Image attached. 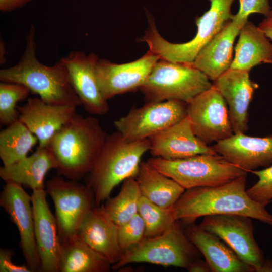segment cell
I'll return each instance as SVG.
<instances>
[{
  "mask_svg": "<svg viewBox=\"0 0 272 272\" xmlns=\"http://www.w3.org/2000/svg\"><path fill=\"white\" fill-rule=\"evenodd\" d=\"M145 225L138 213L127 222L118 226V239L123 254L145 237Z\"/></svg>",
  "mask_w": 272,
  "mask_h": 272,
  "instance_id": "1f68e13d",
  "label": "cell"
},
{
  "mask_svg": "<svg viewBox=\"0 0 272 272\" xmlns=\"http://www.w3.org/2000/svg\"><path fill=\"white\" fill-rule=\"evenodd\" d=\"M141 196L138 182L132 177L124 180L118 194L114 197H109L102 206L111 220L120 226L138 213Z\"/></svg>",
  "mask_w": 272,
  "mask_h": 272,
  "instance_id": "f1b7e54d",
  "label": "cell"
},
{
  "mask_svg": "<svg viewBox=\"0 0 272 272\" xmlns=\"http://www.w3.org/2000/svg\"><path fill=\"white\" fill-rule=\"evenodd\" d=\"M265 35L272 40V9L258 25Z\"/></svg>",
  "mask_w": 272,
  "mask_h": 272,
  "instance_id": "8d00e7d4",
  "label": "cell"
},
{
  "mask_svg": "<svg viewBox=\"0 0 272 272\" xmlns=\"http://www.w3.org/2000/svg\"><path fill=\"white\" fill-rule=\"evenodd\" d=\"M142 196L165 208H172L185 189L147 161L141 162L135 177Z\"/></svg>",
  "mask_w": 272,
  "mask_h": 272,
  "instance_id": "484cf974",
  "label": "cell"
},
{
  "mask_svg": "<svg viewBox=\"0 0 272 272\" xmlns=\"http://www.w3.org/2000/svg\"><path fill=\"white\" fill-rule=\"evenodd\" d=\"M138 214L145 225V237L159 235L177 222L173 208L160 207L142 196L138 205Z\"/></svg>",
  "mask_w": 272,
  "mask_h": 272,
  "instance_id": "f546056e",
  "label": "cell"
},
{
  "mask_svg": "<svg viewBox=\"0 0 272 272\" xmlns=\"http://www.w3.org/2000/svg\"><path fill=\"white\" fill-rule=\"evenodd\" d=\"M239 10L233 20L242 27L248 21L251 14L258 13L265 17L271 10L269 0H239Z\"/></svg>",
  "mask_w": 272,
  "mask_h": 272,
  "instance_id": "836d02e7",
  "label": "cell"
},
{
  "mask_svg": "<svg viewBox=\"0 0 272 272\" xmlns=\"http://www.w3.org/2000/svg\"><path fill=\"white\" fill-rule=\"evenodd\" d=\"M30 93V90L23 84L1 82L0 123L2 125L7 126L19 119L16 104L25 100Z\"/></svg>",
  "mask_w": 272,
  "mask_h": 272,
  "instance_id": "4dcf8cb0",
  "label": "cell"
},
{
  "mask_svg": "<svg viewBox=\"0 0 272 272\" xmlns=\"http://www.w3.org/2000/svg\"><path fill=\"white\" fill-rule=\"evenodd\" d=\"M32 0H0V10L6 13L20 9Z\"/></svg>",
  "mask_w": 272,
  "mask_h": 272,
  "instance_id": "d590c367",
  "label": "cell"
},
{
  "mask_svg": "<svg viewBox=\"0 0 272 272\" xmlns=\"http://www.w3.org/2000/svg\"><path fill=\"white\" fill-rule=\"evenodd\" d=\"M35 32V26L32 25L22 57L15 65L0 70L1 81L23 84L50 104L82 105L72 87L63 61L60 59L54 65L47 66L37 59Z\"/></svg>",
  "mask_w": 272,
  "mask_h": 272,
  "instance_id": "3957f363",
  "label": "cell"
},
{
  "mask_svg": "<svg viewBox=\"0 0 272 272\" xmlns=\"http://www.w3.org/2000/svg\"><path fill=\"white\" fill-rule=\"evenodd\" d=\"M111 265L77 236L60 242V272H107Z\"/></svg>",
  "mask_w": 272,
  "mask_h": 272,
  "instance_id": "4316f807",
  "label": "cell"
},
{
  "mask_svg": "<svg viewBox=\"0 0 272 272\" xmlns=\"http://www.w3.org/2000/svg\"><path fill=\"white\" fill-rule=\"evenodd\" d=\"M0 205L18 230L20 245L26 265L32 272L40 271L41 261L35 238L31 195L22 185L7 182L0 194Z\"/></svg>",
  "mask_w": 272,
  "mask_h": 272,
  "instance_id": "5bb4252c",
  "label": "cell"
},
{
  "mask_svg": "<svg viewBox=\"0 0 272 272\" xmlns=\"http://www.w3.org/2000/svg\"><path fill=\"white\" fill-rule=\"evenodd\" d=\"M190 272H209L211 271L208 263L202 260H193L186 269Z\"/></svg>",
  "mask_w": 272,
  "mask_h": 272,
  "instance_id": "74e56055",
  "label": "cell"
},
{
  "mask_svg": "<svg viewBox=\"0 0 272 272\" xmlns=\"http://www.w3.org/2000/svg\"><path fill=\"white\" fill-rule=\"evenodd\" d=\"M159 57L149 50L132 62L117 64L99 59L95 64V74L100 92L105 100L140 89Z\"/></svg>",
  "mask_w": 272,
  "mask_h": 272,
  "instance_id": "4fadbf2b",
  "label": "cell"
},
{
  "mask_svg": "<svg viewBox=\"0 0 272 272\" xmlns=\"http://www.w3.org/2000/svg\"><path fill=\"white\" fill-rule=\"evenodd\" d=\"M150 149L149 140H125L117 131L107 134L85 184L93 192L97 206L109 197L113 189L126 179L135 177L143 156Z\"/></svg>",
  "mask_w": 272,
  "mask_h": 272,
  "instance_id": "277c9868",
  "label": "cell"
},
{
  "mask_svg": "<svg viewBox=\"0 0 272 272\" xmlns=\"http://www.w3.org/2000/svg\"><path fill=\"white\" fill-rule=\"evenodd\" d=\"M147 161L185 190L222 185L247 172L218 154H202L175 160L153 157Z\"/></svg>",
  "mask_w": 272,
  "mask_h": 272,
  "instance_id": "8992f818",
  "label": "cell"
},
{
  "mask_svg": "<svg viewBox=\"0 0 272 272\" xmlns=\"http://www.w3.org/2000/svg\"><path fill=\"white\" fill-rule=\"evenodd\" d=\"M13 254L11 249H1V272H32L27 265H17L13 263L12 260Z\"/></svg>",
  "mask_w": 272,
  "mask_h": 272,
  "instance_id": "e575fe53",
  "label": "cell"
},
{
  "mask_svg": "<svg viewBox=\"0 0 272 272\" xmlns=\"http://www.w3.org/2000/svg\"><path fill=\"white\" fill-rule=\"evenodd\" d=\"M250 172L258 177V180L247 190L248 194L256 201L268 203L272 200V165Z\"/></svg>",
  "mask_w": 272,
  "mask_h": 272,
  "instance_id": "d6a6232c",
  "label": "cell"
},
{
  "mask_svg": "<svg viewBox=\"0 0 272 272\" xmlns=\"http://www.w3.org/2000/svg\"><path fill=\"white\" fill-rule=\"evenodd\" d=\"M149 140V152L153 157L175 160L199 154H217L213 146L196 135L187 116Z\"/></svg>",
  "mask_w": 272,
  "mask_h": 272,
  "instance_id": "ac0fdd59",
  "label": "cell"
},
{
  "mask_svg": "<svg viewBox=\"0 0 272 272\" xmlns=\"http://www.w3.org/2000/svg\"><path fill=\"white\" fill-rule=\"evenodd\" d=\"M107 134L97 118L76 113L48 145L57 163V175L76 181L85 178Z\"/></svg>",
  "mask_w": 272,
  "mask_h": 272,
  "instance_id": "7a4b0ae2",
  "label": "cell"
},
{
  "mask_svg": "<svg viewBox=\"0 0 272 272\" xmlns=\"http://www.w3.org/2000/svg\"><path fill=\"white\" fill-rule=\"evenodd\" d=\"M56 168L55 159L49 147H38L31 155L1 167L0 177L5 183H16L33 191L43 189L45 175L49 170Z\"/></svg>",
  "mask_w": 272,
  "mask_h": 272,
  "instance_id": "cb8c5ba5",
  "label": "cell"
},
{
  "mask_svg": "<svg viewBox=\"0 0 272 272\" xmlns=\"http://www.w3.org/2000/svg\"><path fill=\"white\" fill-rule=\"evenodd\" d=\"M199 225L218 236L254 271H259L265 259L255 239L251 218L238 215H210L203 217Z\"/></svg>",
  "mask_w": 272,
  "mask_h": 272,
  "instance_id": "8fae6325",
  "label": "cell"
},
{
  "mask_svg": "<svg viewBox=\"0 0 272 272\" xmlns=\"http://www.w3.org/2000/svg\"><path fill=\"white\" fill-rule=\"evenodd\" d=\"M213 84L192 64L160 59L140 88L147 102L177 100L189 102Z\"/></svg>",
  "mask_w": 272,
  "mask_h": 272,
  "instance_id": "52a82bcc",
  "label": "cell"
},
{
  "mask_svg": "<svg viewBox=\"0 0 272 272\" xmlns=\"http://www.w3.org/2000/svg\"><path fill=\"white\" fill-rule=\"evenodd\" d=\"M262 63L272 64V43L258 26L248 21L240 29L230 68L250 72Z\"/></svg>",
  "mask_w": 272,
  "mask_h": 272,
  "instance_id": "d4e9b609",
  "label": "cell"
},
{
  "mask_svg": "<svg viewBox=\"0 0 272 272\" xmlns=\"http://www.w3.org/2000/svg\"><path fill=\"white\" fill-rule=\"evenodd\" d=\"M247 175L215 186L187 189L173 207L175 217L193 224L199 217L216 215H238L272 226V215L266 203L252 199L246 189Z\"/></svg>",
  "mask_w": 272,
  "mask_h": 272,
  "instance_id": "6da1fadb",
  "label": "cell"
},
{
  "mask_svg": "<svg viewBox=\"0 0 272 272\" xmlns=\"http://www.w3.org/2000/svg\"><path fill=\"white\" fill-rule=\"evenodd\" d=\"M38 142L37 137L19 119L0 132V158L8 166L26 157Z\"/></svg>",
  "mask_w": 272,
  "mask_h": 272,
  "instance_id": "83f0119b",
  "label": "cell"
},
{
  "mask_svg": "<svg viewBox=\"0 0 272 272\" xmlns=\"http://www.w3.org/2000/svg\"><path fill=\"white\" fill-rule=\"evenodd\" d=\"M213 85L226 101L234 133H245L248 129V109L258 85L249 71L230 68L214 81Z\"/></svg>",
  "mask_w": 272,
  "mask_h": 272,
  "instance_id": "2e32d148",
  "label": "cell"
},
{
  "mask_svg": "<svg viewBox=\"0 0 272 272\" xmlns=\"http://www.w3.org/2000/svg\"><path fill=\"white\" fill-rule=\"evenodd\" d=\"M213 147L217 154L247 172L272 164V135L256 137L233 133Z\"/></svg>",
  "mask_w": 272,
  "mask_h": 272,
  "instance_id": "ffe728a7",
  "label": "cell"
},
{
  "mask_svg": "<svg viewBox=\"0 0 272 272\" xmlns=\"http://www.w3.org/2000/svg\"><path fill=\"white\" fill-rule=\"evenodd\" d=\"M242 27L232 18L200 50L192 65L215 81L230 68L234 43Z\"/></svg>",
  "mask_w": 272,
  "mask_h": 272,
  "instance_id": "603a6c76",
  "label": "cell"
},
{
  "mask_svg": "<svg viewBox=\"0 0 272 272\" xmlns=\"http://www.w3.org/2000/svg\"><path fill=\"white\" fill-rule=\"evenodd\" d=\"M0 63L1 65H3L4 64L6 61V59H5V54L6 53V48L5 47V44L4 43V41H2V39H1V42H0Z\"/></svg>",
  "mask_w": 272,
  "mask_h": 272,
  "instance_id": "ab89813d",
  "label": "cell"
},
{
  "mask_svg": "<svg viewBox=\"0 0 272 272\" xmlns=\"http://www.w3.org/2000/svg\"><path fill=\"white\" fill-rule=\"evenodd\" d=\"M118 227L102 205L96 206L83 221L77 236L112 265L123 255L118 242Z\"/></svg>",
  "mask_w": 272,
  "mask_h": 272,
  "instance_id": "44dd1931",
  "label": "cell"
},
{
  "mask_svg": "<svg viewBox=\"0 0 272 272\" xmlns=\"http://www.w3.org/2000/svg\"><path fill=\"white\" fill-rule=\"evenodd\" d=\"M209 9L195 20L197 30L191 40L173 43L165 40L159 33L153 20L142 40L149 50L160 59L174 62L192 64L200 50L232 20L231 7L234 0H208Z\"/></svg>",
  "mask_w": 272,
  "mask_h": 272,
  "instance_id": "5b68a950",
  "label": "cell"
},
{
  "mask_svg": "<svg viewBox=\"0 0 272 272\" xmlns=\"http://www.w3.org/2000/svg\"><path fill=\"white\" fill-rule=\"evenodd\" d=\"M45 189L31 195L34 235L41 261V272H60V241L57 224L48 204Z\"/></svg>",
  "mask_w": 272,
  "mask_h": 272,
  "instance_id": "e0dca14e",
  "label": "cell"
},
{
  "mask_svg": "<svg viewBox=\"0 0 272 272\" xmlns=\"http://www.w3.org/2000/svg\"><path fill=\"white\" fill-rule=\"evenodd\" d=\"M99 57L94 53L73 51L61 59L69 73L72 87L85 111L92 115H103L109 110L98 85L95 64Z\"/></svg>",
  "mask_w": 272,
  "mask_h": 272,
  "instance_id": "9a60e30c",
  "label": "cell"
},
{
  "mask_svg": "<svg viewBox=\"0 0 272 272\" xmlns=\"http://www.w3.org/2000/svg\"><path fill=\"white\" fill-rule=\"evenodd\" d=\"M187 116L196 135L208 145L234 133L227 104L213 85L187 103Z\"/></svg>",
  "mask_w": 272,
  "mask_h": 272,
  "instance_id": "7c38bea8",
  "label": "cell"
},
{
  "mask_svg": "<svg viewBox=\"0 0 272 272\" xmlns=\"http://www.w3.org/2000/svg\"><path fill=\"white\" fill-rule=\"evenodd\" d=\"M259 272H272V260H265Z\"/></svg>",
  "mask_w": 272,
  "mask_h": 272,
  "instance_id": "f35d334b",
  "label": "cell"
},
{
  "mask_svg": "<svg viewBox=\"0 0 272 272\" xmlns=\"http://www.w3.org/2000/svg\"><path fill=\"white\" fill-rule=\"evenodd\" d=\"M16 108L19 119L37 137L41 148L48 146L56 132L76 113V106L50 104L40 97L29 98Z\"/></svg>",
  "mask_w": 272,
  "mask_h": 272,
  "instance_id": "d6986e66",
  "label": "cell"
},
{
  "mask_svg": "<svg viewBox=\"0 0 272 272\" xmlns=\"http://www.w3.org/2000/svg\"><path fill=\"white\" fill-rule=\"evenodd\" d=\"M46 188L55 209L60 241L76 236L86 216L97 206L93 192L79 181L65 179L59 175L49 179Z\"/></svg>",
  "mask_w": 272,
  "mask_h": 272,
  "instance_id": "9c48e42d",
  "label": "cell"
},
{
  "mask_svg": "<svg viewBox=\"0 0 272 272\" xmlns=\"http://www.w3.org/2000/svg\"><path fill=\"white\" fill-rule=\"evenodd\" d=\"M194 247L176 222L159 235L145 237L111 268L116 270L130 263L146 262L187 269L194 260Z\"/></svg>",
  "mask_w": 272,
  "mask_h": 272,
  "instance_id": "ba28073f",
  "label": "cell"
},
{
  "mask_svg": "<svg viewBox=\"0 0 272 272\" xmlns=\"http://www.w3.org/2000/svg\"><path fill=\"white\" fill-rule=\"evenodd\" d=\"M190 225L185 232L203 255L211 271L252 272L253 269L244 262L218 236L199 225Z\"/></svg>",
  "mask_w": 272,
  "mask_h": 272,
  "instance_id": "7402d4cb",
  "label": "cell"
},
{
  "mask_svg": "<svg viewBox=\"0 0 272 272\" xmlns=\"http://www.w3.org/2000/svg\"><path fill=\"white\" fill-rule=\"evenodd\" d=\"M187 116V103L177 100L147 102L116 119L114 125L128 142L148 139Z\"/></svg>",
  "mask_w": 272,
  "mask_h": 272,
  "instance_id": "30bf717a",
  "label": "cell"
}]
</instances>
